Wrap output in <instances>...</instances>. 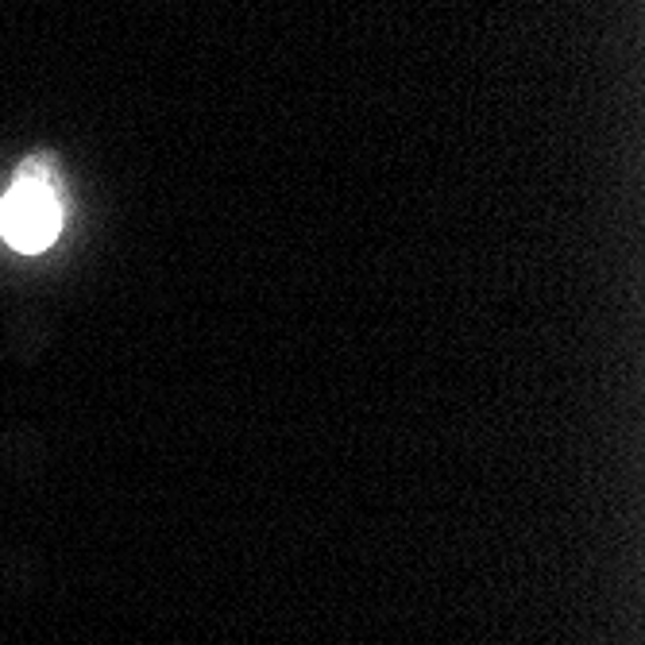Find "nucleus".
<instances>
[{"label": "nucleus", "instance_id": "1", "mask_svg": "<svg viewBox=\"0 0 645 645\" xmlns=\"http://www.w3.org/2000/svg\"><path fill=\"white\" fill-rule=\"evenodd\" d=\"M62 225V209L47 178L23 174L0 205V232L16 252H43Z\"/></svg>", "mask_w": 645, "mask_h": 645}]
</instances>
